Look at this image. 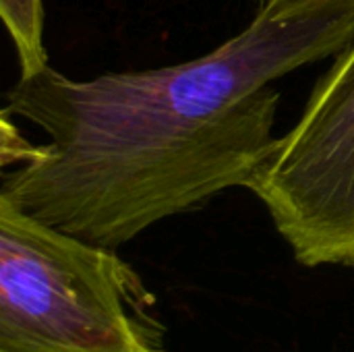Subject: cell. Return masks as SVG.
<instances>
[{"label": "cell", "mask_w": 354, "mask_h": 352, "mask_svg": "<svg viewBox=\"0 0 354 352\" xmlns=\"http://www.w3.org/2000/svg\"><path fill=\"white\" fill-rule=\"evenodd\" d=\"M295 259L354 270V39L251 180Z\"/></svg>", "instance_id": "obj_3"}, {"label": "cell", "mask_w": 354, "mask_h": 352, "mask_svg": "<svg viewBox=\"0 0 354 352\" xmlns=\"http://www.w3.org/2000/svg\"><path fill=\"white\" fill-rule=\"evenodd\" d=\"M10 114L6 110H2V129H0V166L8 168L10 164H27L35 158L37 154V145H31L27 139L21 137V133L17 131V127L10 122L8 118Z\"/></svg>", "instance_id": "obj_5"}, {"label": "cell", "mask_w": 354, "mask_h": 352, "mask_svg": "<svg viewBox=\"0 0 354 352\" xmlns=\"http://www.w3.org/2000/svg\"><path fill=\"white\" fill-rule=\"evenodd\" d=\"M0 352H166V328L114 249L0 197Z\"/></svg>", "instance_id": "obj_2"}, {"label": "cell", "mask_w": 354, "mask_h": 352, "mask_svg": "<svg viewBox=\"0 0 354 352\" xmlns=\"http://www.w3.org/2000/svg\"><path fill=\"white\" fill-rule=\"evenodd\" d=\"M354 0H266L251 23L180 64L71 79L19 77L6 110L48 145L0 197L87 243L118 249L153 224L249 189L272 156L278 79L342 52Z\"/></svg>", "instance_id": "obj_1"}, {"label": "cell", "mask_w": 354, "mask_h": 352, "mask_svg": "<svg viewBox=\"0 0 354 352\" xmlns=\"http://www.w3.org/2000/svg\"><path fill=\"white\" fill-rule=\"evenodd\" d=\"M0 19L19 58V77H31L48 68L41 0H0Z\"/></svg>", "instance_id": "obj_4"}, {"label": "cell", "mask_w": 354, "mask_h": 352, "mask_svg": "<svg viewBox=\"0 0 354 352\" xmlns=\"http://www.w3.org/2000/svg\"><path fill=\"white\" fill-rule=\"evenodd\" d=\"M261 2H266V0H261Z\"/></svg>", "instance_id": "obj_6"}]
</instances>
